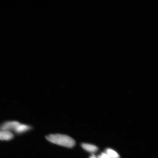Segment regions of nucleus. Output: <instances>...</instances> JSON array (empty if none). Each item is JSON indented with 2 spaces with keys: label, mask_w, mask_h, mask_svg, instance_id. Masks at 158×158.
I'll return each instance as SVG.
<instances>
[{
  "label": "nucleus",
  "mask_w": 158,
  "mask_h": 158,
  "mask_svg": "<svg viewBox=\"0 0 158 158\" xmlns=\"http://www.w3.org/2000/svg\"><path fill=\"white\" fill-rule=\"evenodd\" d=\"M105 153L110 158H120V157L117 152L110 148L106 149Z\"/></svg>",
  "instance_id": "6"
},
{
  "label": "nucleus",
  "mask_w": 158,
  "mask_h": 158,
  "mask_svg": "<svg viewBox=\"0 0 158 158\" xmlns=\"http://www.w3.org/2000/svg\"><path fill=\"white\" fill-rule=\"evenodd\" d=\"M89 158H97V157L94 155H92Z\"/></svg>",
  "instance_id": "8"
},
{
  "label": "nucleus",
  "mask_w": 158,
  "mask_h": 158,
  "mask_svg": "<svg viewBox=\"0 0 158 158\" xmlns=\"http://www.w3.org/2000/svg\"><path fill=\"white\" fill-rule=\"evenodd\" d=\"M46 138L51 143L67 148L73 147L76 144V142L73 138L64 134H50L47 136Z\"/></svg>",
  "instance_id": "1"
},
{
  "label": "nucleus",
  "mask_w": 158,
  "mask_h": 158,
  "mask_svg": "<svg viewBox=\"0 0 158 158\" xmlns=\"http://www.w3.org/2000/svg\"><path fill=\"white\" fill-rule=\"evenodd\" d=\"M81 147L85 150L90 153H95L98 150V148L96 146L92 144L83 143L82 144Z\"/></svg>",
  "instance_id": "4"
},
{
  "label": "nucleus",
  "mask_w": 158,
  "mask_h": 158,
  "mask_svg": "<svg viewBox=\"0 0 158 158\" xmlns=\"http://www.w3.org/2000/svg\"><path fill=\"white\" fill-rule=\"evenodd\" d=\"M19 123L17 121H9L6 122L0 126L2 131H10L11 130L14 131L16 127Z\"/></svg>",
  "instance_id": "2"
},
{
  "label": "nucleus",
  "mask_w": 158,
  "mask_h": 158,
  "mask_svg": "<svg viewBox=\"0 0 158 158\" xmlns=\"http://www.w3.org/2000/svg\"><path fill=\"white\" fill-rule=\"evenodd\" d=\"M13 137V134L10 132L2 130L0 131V140L9 141L12 139Z\"/></svg>",
  "instance_id": "5"
},
{
  "label": "nucleus",
  "mask_w": 158,
  "mask_h": 158,
  "mask_svg": "<svg viewBox=\"0 0 158 158\" xmlns=\"http://www.w3.org/2000/svg\"><path fill=\"white\" fill-rule=\"evenodd\" d=\"M97 158H110L108 156L107 154L105 152L102 153L101 154V155H99L98 156Z\"/></svg>",
  "instance_id": "7"
},
{
  "label": "nucleus",
  "mask_w": 158,
  "mask_h": 158,
  "mask_svg": "<svg viewBox=\"0 0 158 158\" xmlns=\"http://www.w3.org/2000/svg\"><path fill=\"white\" fill-rule=\"evenodd\" d=\"M31 129L30 126L19 123L16 127L14 131L17 134H22Z\"/></svg>",
  "instance_id": "3"
}]
</instances>
